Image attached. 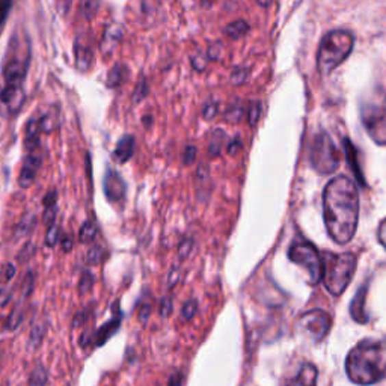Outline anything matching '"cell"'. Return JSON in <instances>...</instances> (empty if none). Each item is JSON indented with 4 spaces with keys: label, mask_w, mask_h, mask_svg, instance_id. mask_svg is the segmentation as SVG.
<instances>
[{
    "label": "cell",
    "mask_w": 386,
    "mask_h": 386,
    "mask_svg": "<svg viewBox=\"0 0 386 386\" xmlns=\"http://www.w3.org/2000/svg\"><path fill=\"white\" fill-rule=\"evenodd\" d=\"M326 229L337 244L352 242L358 228L359 193L348 177L338 175L328 183L323 193Z\"/></svg>",
    "instance_id": "1"
},
{
    "label": "cell",
    "mask_w": 386,
    "mask_h": 386,
    "mask_svg": "<svg viewBox=\"0 0 386 386\" xmlns=\"http://www.w3.org/2000/svg\"><path fill=\"white\" fill-rule=\"evenodd\" d=\"M346 371L356 385H373L386 376V346L374 341H362L353 347L346 359Z\"/></svg>",
    "instance_id": "2"
},
{
    "label": "cell",
    "mask_w": 386,
    "mask_h": 386,
    "mask_svg": "<svg viewBox=\"0 0 386 386\" xmlns=\"http://www.w3.org/2000/svg\"><path fill=\"white\" fill-rule=\"evenodd\" d=\"M355 46V36L343 29L331 31L323 36L317 50V70L328 76L350 56Z\"/></svg>",
    "instance_id": "3"
},
{
    "label": "cell",
    "mask_w": 386,
    "mask_h": 386,
    "mask_svg": "<svg viewBox=\"0 0 386 386\" xmlns=\"http://www.w3.org/2000/svg\"><path fill=\"white\" fill-rule=\"evenodd\" d=\"M322 261V281L324 282L326 288L332 296H341L350 284L355 274L356 264H358L356 255L352 252H344V254L324 252Z\"/></svg>",
    "instance_id": "4"
},
{
    "label": "cell",
    "mask_w": 386,
    "mask_h": 386,
    "mask_svg": "<svg viewBox=\"0 0 386 386\" xmlns=\"http://www.w3.org/2000/svg\"><path fill=\"white\" fill-rule=\"evenodd\" d=\"M309 163L320 175L333 174L339 165L338 150L326 131L317 133L309 148Z\"/></svg>",
    "instance_id": "5"
},
{
    "label": "cell",
    "mask_w": 386,
    "mask_h": 386,
    "mask_svg": "<svg viewBox=\"0 0 386 386\" xmlns=\"http://www.w3.org/2000/svg\"><path fill=\"white\" fill-rule=\"evenodd\" d=\"M29 59H31V46H29L27 38H16L11 41L10 55L3 66L6 83L23 85L29 68Z\"/></svg>",
    "instance_id": "6"
},
{
    "label": "cell",
    "mask_w": 386,
    "mask_h": 386,
    "mask_svg": "<svg viewBox=\"0 0 386 386\" xmlns=\"http://www.w3.org/2000/svg\"><path fill=\"white\" fill-rule=\"evenodd\" d=\"M288 257L294 264L300 266L308 273V281L311 285H317L322 281L323 261L314 244L308 242L294 243L288 250Z\"/></svg>",
    "instance_id": "7"
},
{
    "label": "cell",
    "mask_w": 386,
    "mask_h": 386,
    "mask_svg": "<svg viewBox=\"0 0 386 386\" xmlns=\"http://www.w3.org/2000/svg\"><path fill=\"white\" fill-rule=\"evenodd\" d=\"M363 127L377 145H386V101H367L361 107Z\"/></svg>",
    "instance_id": "8"
},
{
    "label": "cell",
    "mask_w": 386,
    "mask_h": 386,
    "mask_svg": "<svg viewBox=\"0 0 386 386\" xmlns=\"http://www.w3.org/2000/svg\"><path fill=\"white\" fill-rule=\"evenodd\" d=\"M332 328V318L323 309H311L298 322V331L313 343H320Z\"/></svg>",
    "instance_id": "9"
},
{
    "label": "cell",
    "mask_w": 386,
    "mask_h": 386,
    "mask_svg": "<svg viewBox=\"0 0 386 386\" xmlns=\"http://www.w3.org/2000/svg\"><path fill=\"white\" fill-rule=\"evenodd\" d=\"M26 100L23 85H10L6 83L0 88V115L12 116L16 115L23 106Z\"/></svg>",
    "instance_id": "10"
},
{
    "label": "cell",
    "mask_w": 386,
    "mask_h": 386,
    "mask_svg": "<svg viewBox=\"0 0 386 386\" xmlns=\"http://www.w3.org/2000/svg\"><path fill=\"white\" fill-rule=\"evenodd\" d=\"M103 189H105V195L110 203H120L125 198L127 185L116 170L109 169L105 175V181H103Z\"/></svg>",
    "instance_id": "11"
},
{
    "label": "cell",
    "mask_w": 386,
    "mask_h": 386,
    "mask_svg": "<svg viewBox=\"0 0 386 386\" xmlns=\"http://www.w3.org/2000/svg\"><path fill=\"white\" fill-rule=\"evenodd\" d=\"M41 163H42V157L36 151L29 153L26 155L23 166H21L20 175H18L20 188H23V189L31 188L35 181L36 174H38V170L41 168Z\"/></svg>",
    "instance_id": "12"
},
{
    "label": "cell",
    "mask_w": 386,
    "mask_h": 386,
    "mask_svg": "<svg viewBox=\"0 0 386 386\" xmlns=\"http://www.w3.org/2000/svg\"><path fill=\"white\" fill-rule=\"evenodd\" d=\"M367 285H362L358 293L352 300V305H350V316L356 323H367L368 322V316H367V311H365V302H367Z\"/></svg>",
    "instance_id": "13"
},
{
    "label": "cell",
    "mask_w": 386,
    "mask_h": 386,
    "mask_svg": "<svg viewBox=\"0 0 386 386\" xmlns=\"http://www.w3.org/2000/svg\"><path fill=\"white\" fill-rule=\"evenodd\" d=\"M41 131V118H32V120H29L25 129V148L29 153H34L36 151V148H38Z\"/></svg>",
    "instance_id": "14"
},
{
    "label": "cell",
    "mask_w": 386,
    "mask_h": 386,
    "mask_svg": "<svg viewBox=\"0 0 386 386\" xmlns=\"http://www.w3.org/2000/svg\"><path fill=\"white\" fill-rule=\"evenodd\" d=\"M74 53H76V68L81 73H86L92 64V50L88 44L79 38L74 46Z\"/></svg>",
    "instance_id": "15"
},
{
    "label": "cell",
    "mask_w": 386,
    "mask_h": 386,
    "mask_svg": "<svg viewBox=\"0 0 386 386\" xmlns=\"http://www.w3.org/2000/svg\"><path fill=\"white\" fill-rule=\"evenodd\" d=\"M318 371L313 363H307L287 386H317Z\"/></svg>",
    "instance_id": "16"
},
{
    "label": "cell",
    "mask_w": 386,
    "mask_h": 386,
    "mask_svg": "<svg viewBox=\"0 0 386 386\" xmlns=\"http://www.w3.org/2000/svg\"><path fill=\"white\" fill-rule=\"evenodd\" d=\"M135 138L130 135H125L120 139V142L116 144V148L114 151V159L118 163H125L131 159L133 153H135Z\"/></svg>",
    "instance_id": "17"
},
{
    "label": "cell",
    "mask_w": 386,
    "mask_h": 386,
    "mask_svg": "<svg viewBox=\"0 0 386 386\" xmlns=\"http://www.w3.org/2000/svg\"><path fill=\"white\" fill-rule=\"evenodd\" d=\"M127 76H129L127 66L118 64V65L114 66L112 70L109 71L106 83H107L109 88H118V86H121L124 83L125 79H127Z\"/></svg>",
    "instance_id": "18"
},
{
    "label": "cell",
    "mask_w": 386,
    "mask_h": 386,
    "mask_svg": "<svg viewBox=\"0 0 386 386\" xmlns=\"http://www.w3.org/2000/svg\"><path fill=\"white\" fill-rule=\"evenodd\" d=\"M121 35H123V31L118 26L107 27L105 32V38H103V42H101V50L105 51V53L107 50L112 51L118 46V42H120Z\"/></svg>",
    "instance_id": "19"
},
{
    "label": "cell",
    "mask_w": 386,
    "mask_h": 386,
    "mask_svg": "<svg viewBox=\"0 0 386 386\" xmlns=\"http://www.w3.org/2000/svg\"><path fill=\"white\" fill-rule=\"evenodd\" d=\"M120 316L115 317L112 322H109L106 323L105 326H101V328L96 331V335H95V339H94V343L95 346H103L106 343V339L109 337H112L114 335V332L118 329V326H120Z\"/></svg>",
    "instance_id": "20"
},
{
    "label": "cell",
    "mask_w": 386,
    "mask_h": 386,
    "mask_svg": "<svg viewBox=\"0 0 386 386\" xmlns=\"http://www.w3.org/2000/svg\"><path fill=\"white\" fill-rule=\"evenodd\" d=\"M46 331H47L46 322H36L32 326L31 333H29V348H31V350H36V348L41 346L44 335H46Z\"/></svg>",
    "instance_id": "21"
},
{
    "label": "cell",
    "mask_w": 386,
    "mask_h": 386,
    "mask_svg": "<svg viewBox=\"0 0 386 386\" xmlns=\"http://www.w3.org/2000/svg\"><path fill=\"white\" fill-rule=\"evenodd\" d=\"M35 224H36L35 214L34 213H26L25 216L21 218L20 224L17 225L16 233H14V234H16V239H21V237L31 234L34 231Z\"/></svg>",
    "instance_id": "22"
},
{
    "label": "cell",
    "mask_w": 386,
    "mask_h": 386,
    "mask_svg": "<svg viewBox=\"0 0 386 386\" xmlns=\"http://www.w3.org/2000/svg\"><path fill=\"white\" fill-rule=\"evenodd\" d=\"M100 5L101 0H79V11L86 20H91L99 12Z\"/></svg>",
    "instance_id": "23"
},
{
    "label": "cell",
    "mask_w": 386,
    "mask_h": 386,
    "mask_svg": "<svg viewBox=\"0 0 386 386\" xmlns=\"http://www.w3.org/2000/svg\"><path fill=\"white\" fill-rule=\"evenodd\" d=\"M248 32H249V25L244 20L233 21V23H229L225 27V34L229 36V38H233V40L242 38V36H244Z\"/></svg>",
    "instance_id": "24"
},
{
    "label": "cell",
    "mask_w": 386,
    "mask_h": 386,
    "mask_svg": "<svg viewBox=\"0 0 386 386\" xmlns=\"http://www.w3.org/2000/svg\"><path fill=\"white\" fill-rule=\"evenodd\" d=\"M344 148H346V155H347V162L350 163V166H352V170L356 174V177H358V180L361 181V184H363V178H362V172H361V169H359V165H358V159H356V150H355V146L352 145V142L348 139L344 140Z\"/></svg>",
    "instance_id": "25"
},
{
    "label": "cell",
    "mask_w": 386,
    "mask_h": 386,
    "mask_svg": "<svg viewBox=\"0 0 386 386\" xmlns=\"http://www.w3.org/2000/svg\"><path fill=\"white\" fill-rule=\"evenodd\" d=\"M96 235H99V229H96V225L94 222H85L83 225H81L80 231H79V240L80 243H92L95 242Z\"/></svg>",
    "instance_id": "26"
},
{
    "label": "cell",
    "mask_w": 386,
    "mask_h": 386,
    "mask_svg": "<svg viewBox=\"0 0 386 386\" xmlns=\"http://www.w3.org/2000/svg\"><path fill=\"white\" fill-rule=\"evenodd\" d=\"M49 382V373L42 365H36L29 376V386H46Z\"/></svg>",
    "instance_id": "27"
},
{
    "label": "cell",
    "mask_w": 386,
    "mask_h": 386,
    "mask_svg": "<svg viewBox=\"0 0 386 386\" xmlns=\"http://www.w3.org/2000/svg\"><path fill=\"white\" fill-rule=\"evenodd\" d=\"M21 322H23V308L17 305L16 308L12 309V313L10 314L8 320H6L5 328L8 331H16L18 326L21 324Z\"/></svg>",
    "instance_id": "28"
},
{
    "label": "cell",
    "mask_w": 386,
    "mask_h": 386,
    "mask_svg": "<svg viewBox=\"0 0 386 386\" xmlns=\"http://www.w3.org/2000/svg\"><path fill=\"white\" fill-rule=\"evenodd\" d=\"M94 282H95L94 274L89 270H85L83 273H81L80 281H79V293L86 294L91 292V288L94 287Z\"/></svg>",
    "instance_id": "29"
},
{
    "label": "cell",
    "mask_w": 386,
    "mask_h": 386,
    "mask_svg": "<svg viewBox=\"0 0 386 386\" xmlns=\"http://www.w3.org/2000/svg\"><path fill=\"white\" fill-rule=\"evenodd\" d=\"M59 240H61V227H59V224L55 222V224L50 225L47 229V234H46L47 248H55Z\"/></svg>",
    "instance_id": "30"
},
{
    "label": "cell",
    "mask_w": 386,
    "mask_h": 386,
    "mask_svg": "<svg viewBox=\"0 0 386 386\" xmlns=\"http://www.w3.org/2000/svg\"><path fill=\"white\" fill-rule=\"evenodd\" d=\"M35 290V273L32 270H29L26 273V276L23 278V285H21V296L25 298H29L34 293Z\"/></svg>",
    "instance_id": "31"
},
{
    "label": "cell",
    "mask_w": 386,
    "mask_h": 386,
    "mask_svg": "<svg viewBox=\"0 0 386 386\" xmlns=\"http://www.w3.org/2000/svg\"><path fill=\"white\" fill-rule=\"evenodd\" d=\"M224 139H225V133L222 130H216L213 133L210 142V154L218 155L220 153L222 145H224Z\"/></svg>",
    "instance_id": "32"
},
{
    "label": "cell",
    "mask_w": 386,
    "mask_h": 386,
    "mask_svg": "<svg viewBox=\"0 0 386 386\" xmlns=\"http://www.w3.org/2000/svg\"><path fill=\"white\" fill-rule=\"evenodd\" d=\"M259 116H261V103L252 101L248 109V120L252 127L259 121Z\"/></svg>",
    "instance_id": "33"
},
{
    "label": "cell",
    "mask_w": 386,
    "mask_h": 386,
    "mask_svg": "<svg viewBox=\"0 0 386 386\" xmlns=\"http://www.w3.org/2000/svg\"><path fill=\"white\" fill-rule=\"evenodd\" d=\"M103 255H105V250H103V248L99 246V244H94V246H91V248H89V250H88L86 261L89 264H96V263L101 261Z\"/></svg>",
    "instance_id": "34"
},
{
    "label": "cell",
    "mask_w": 386,
    "mask_h": 386,
    "mask_svg": "<svg viewBox=\"0 0 386 386\" xmlns=\"http://www.w3.org/2000/svg\"><path fill=\"white\" fill-rule=\"evenodd\" d=\"M12 5H14V0H0V31H2L5 26V21L10 16Z\"/></svg>",
    "instance_id": "35"
},
{
    "label": "cell",
    "mask_w": 386,
    "mask_h": 386,
    "mask_svg": "<svg viewBox=\"0 0 386 386\" xmlns=\"http://www.w3.org/2000/svg\"><path fill=\"white\" fill-rule=\"evenodd\" d=\"M146 94H148L146 80H145V79H140V81L136 85L135 92H133V101H135V103L142 101V100L145 99V96H146Z\"/></svg>",
    "instance_id": "36"
},
{
    "label": "cell",
    "mask_w": 386,
    "mask_h": 386,
    "mask_svg": "<svg viewBox=\"0 0 386 386\" xmlns=\"http://www.w3.org/2000/svg\"><path fill=\"white\" fill-rule=\"evenodd\" d=\"M44 214H42V222L46 224L47 227L53 225L56 222V214H57V207L56 205H51V207H44Z\"/></svg>",
    "instance_id": "37"
},
{
    "label": "cell",
    "mask_w": 386,
    "mask_h": 386,
    "mask_svg": "<svg viewBox=\"0 0 386 386\" xmlns=\"http://www.w3.org/2000/svg\"><path fill=\"white\" fill-rule=\"evenodd\" d=\"M35 246H34V243L32 242H29L25 244V248L21 249L18 252V255H17V259L20 263H23V261H27V259H31L34 255H35Z\"/></svg>",
    "instance_id": "38"
},
{
    "label": "cell",
    "mask_w": 386,
    "mask_h": 386,
    "mask_svg": "<svg viewBox=\"0 0 386 386\" xmlns=\"http://www.w3.org/2000/svg\"><path fill=\"white\" fill-rule=\"evenodd\" d=\"M195 313H196V302L195 300L185 302L181 309V317L184 318V320H190V318L195 316Z\"/></svg>",
    "instance_id": "39"
},
{
    "label": "cell",
    "mask_w": 386,
    "mask_h": 386,
    "mask_svg": "<svg viewBox=\"0 0 386 386\" xmlns=\"http://www.w3.org/2000/svg\"><path fill=\"white\" fill-rule=\"evenodd\" d=\"M170 313H172V299L166 296V298H163L160 302V316L169 317Z\"/></svg>",
    "instance_id": "40"
},
{
    "label": "cell",
    "mask_w": 386,
    "mask_h": 386,
    "mask_svg": "<svg viewBox=\"0 0 386 386\" xmlns=\"http://www.w3.org/2000/svg\"><path fill=\"white\" fill-rule=\"evenodd\" d=\"M71 5H73V0H56V10L64 17L70 12Z\"/></svg>",
    "instance_id": "41"
},
{
    "label": "cell",
    "mask_w": 386,
    "mask_h": 386,
    "mask_svg": "<svg viewBox=\"0 0 386 386\" xmlns=\"http://www.w3.org/2000/svg\"><path fill=\"white\" fill-rule=\"evenodd\" d=\"M242 112H243L242 106L229 107L228 114H227V118L229 120V123H237V121H239V120H240V116H242Z\"/></svg>",
    "instance_id": "42"
},
{
    "label": "cell",
    "mask_w": 386,
    "mask_h": 386,
    "mask_svg": "<svg viewBox=\"0 0 386 386\" xmlns=\"http://www.w3.org/2000/svg\"><path fill=\"white\" fill-rule=\"evenodd\" d=\"M94 333L91 331H85L83 333L80 335V339H79V343L81 347H88V346H91L94 343Z\"/></svg>",
    "instance_id": "43"
},
{
    "label": "cell",
    "mask_w": 386,
    "mask_h": 386,
    "mask_svg": "<svg viewBox=\"0 0 386 386\" xmlns=\"http://www.w3.org/2000/svg\"><path fill=\"white\" fill-rule=\"evenodd\" d=\"M61 248H62L64 252L73 250V248H74V239H73V235L66 234V235H62V237H61Z\"/></svg>",
    "instance_id": "44"
},
{
    "label": "cell",
    "mask_w": 386,
    "mask_h": 386,
    "mask_svg": "<svg viewBox=\"0 0 386 386\" xmlns=\"http://www.w3.org/2000/svg\"><path fill=\"white\" fill-rule=\"evenodd\" d=\"M12 294L10 290H6L3 287H0V308H5L11 302Z\"/></svg>",
    "instance_id": "45"
},
{
    "label": "cell",
    "mask_w": 386,
    "mask_h": 386,
    "mask_svg": "<svg viewBox=\"0 0 386 386\" xmlns=\"http://www.w3.org/2000/svg\"><path fill=\"white\" fill-rule=\"evenodd\" d=\"M14 276H16V266H14L12 263L5 264V267H3V281L10 282Z\"/></svg>",
    "instance_id": "46"
},
{
    "label": "cell",
    "mask_w": 386,
    "mask_h": 386,
    "mask_svg": "<svg viewBox=\"0 0 386 386\" xmlns=\"http://www.w3.org/2000/svg\"><path fill=\"white\" fill-rule=\"evenodd\" d=\"M377 237H378V242H381L382 246L386 249V219H383L381 222V225H378Z\"/></svg>",
    "instance_id": "47"
},
{
    "label": "cell",
    "mask_w": 386,
    "mask_h": 386,
    "mask_svg": "<svg viewBox=\"0 0 386 386\" xmlns=\"http://www.w3.org/2000/svg\"><path fill=\"white\" fill-rule=\"evenodd\" d=\"M56 199H57V193L55 190H50L46 193V196H44V207H51V205H56Z\"/></svg>",
    "instance_id": "48"
},
{
    "label": "cell",
    "mask_w": 386,
    "mask_h": 386,
    "mask_svg": "<svg viewBox=\"0 0 386 386\" xmlns=\"http://www.w3.org/2000/svg\"><path fill=\"white\" fill-rule=\"evenodd\" d=\"M196 157V148L195 146H188L185 148V151H184V163H188V165H190V163H193V160H195Z\"/></svg>",
    "instance_id": "49"
},
{
    "label": "cell",
    "mask_w": 386,
    "mask_h": 386,
    "mask_svg": "<svg viewBox=\"0 0 386 386\" xmlns=\"http://www.w3.org/2000/svg\"><path fill=\"white\" fill-rule=\"evenodd\" d=\"M150 313H151V305L150 303H145V305L139 308V320L145 323L148 320V317H150Z\"/></svg>",
    "instance_id": "50"
},
{
    "label": "cell",
    "mask_w": 386,
    "mask_h": 386,
    "mask_svg": "<svg viewBox=\"0 0 386 386\" xmlns=\"http://www.w3.org/2000/svg\"><path fill=\"white\" fill-rule=\"evenodd\" d=\"M216 114H218V105H216V103H211V105L205 107L204 118H205V120H211V118Z\"/></svg>",
    "instance_id": "51"
},
{
    "label": "cell",
    "mask_w": 386,
    "mask_h": 386,
    "mask_svg": "<svg viewBox=\"0 0 386 386\" xmlns=\"http://www.w3.org/2000/svg\"><path fill=\"white\" fill-rule=\"evenodd\" d=\"M190 249H192V240H190V239H185V240L180 244V257H181V258L188 257Z\"/></svg>",
    "instance_id": "52"
},
{
    "label": "cell",
    "mask_w": 386,
    "mask_h": 386,
    "mask_svg": "<svg viewBox=\"0 0 386 386\" xmlns=\"http://www.w3.org/2000/svg\"><path fill=\"white\" fill-rule=\"evenodd\" d=\"M178 270L177 269H172L169 272V274H168V287L169 288H172L175 284H177V281H178Z\"/></svg>",
    "instance_id": "53"
},
{
    "label": "cell",
    "mask_w": 386,
    "mask_h": 386,
    "mask_svg": "<svg viewBox=\"0 0 386 386\" xmlns=\"http://www.w3.org/2000/svg\"><path fill=\"white\" fill-rule=\"evenodd\" d=\"M181 383H183V377L180 374H174L170 377L168 386H181Z\"/></svg>",
    "instance_id": "54"
},
{
    "label": "cell",
    "mask_w": 386,
    "mask_h": 386,
    "mask_svg": "<svg viewBox=\"0 0 386 386\" xmlns=\"http://www.w3.org/2000/svg\"><path fill=\"white\" fill-rule=\"evenodd\" d=\"M257 2L261 6H269L272 3V0H257Z\"/></svg>",
    "instance_id": "55"
},
{
    "label": "cell",
    "mask_w": 386,
    "mask_h": 386,
    "mask_svg": "<svg viewBox=\"0 0 386 386\" xmlns=\"http://www.w3.org/2000/svg\"><path fill=\"white\" fill-rule=\"evenodd\" d=\"M213 2H214V0H203L204 5H210V3H213Z\"/></svg>",
    "instance_id": "56"
}]
</instances>
